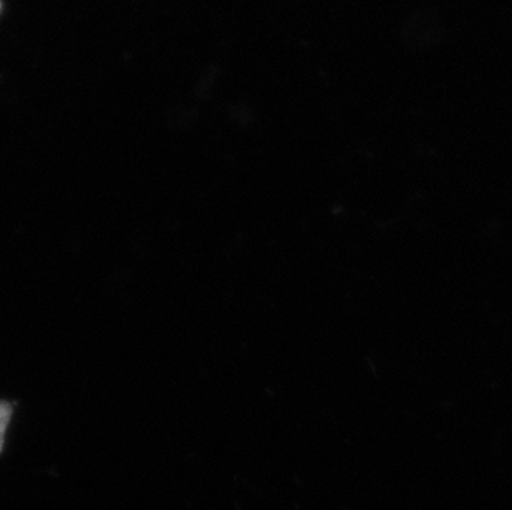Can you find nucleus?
<instances>
[{
    "label": "nucleus",
    "mask_w": 512,
    "mask_h": 510,
    "mask_svg": "<svg viewBox=\"0 0 512 510\" xmlns=\"http://www.w3.org/2000/svg\"><path fill=\"white\" fill-rule=\"evenodd\" d=\"M10 419H12V405L9 401H0V453L4 451L5 434H7Z\"/></svg>",
    "instance_id": "obj_1"
}]
</instances>
